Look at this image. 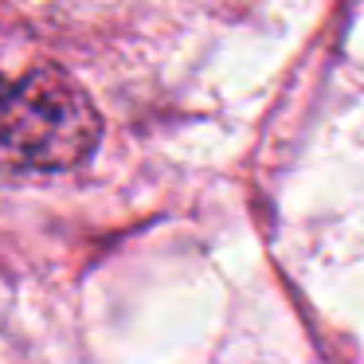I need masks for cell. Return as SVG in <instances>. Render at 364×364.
Instances as JSON below:
<instances>
[{
	"mask_svg": "<svg viewBox=\"0 0 364 364\" xmlns=\"http://www.w3.org/2000/svg\"><path fill=\"white\" fill-rule=\"evenodd\" d=\"M102 118L59 67L0 75V184L55 176L95 153Z\"/></svg>",
	"mask_w": 364,
	"mask_h": 364,
	"instance_id": "6da1fadb",
	"label": "cell"
}]
</instances>
